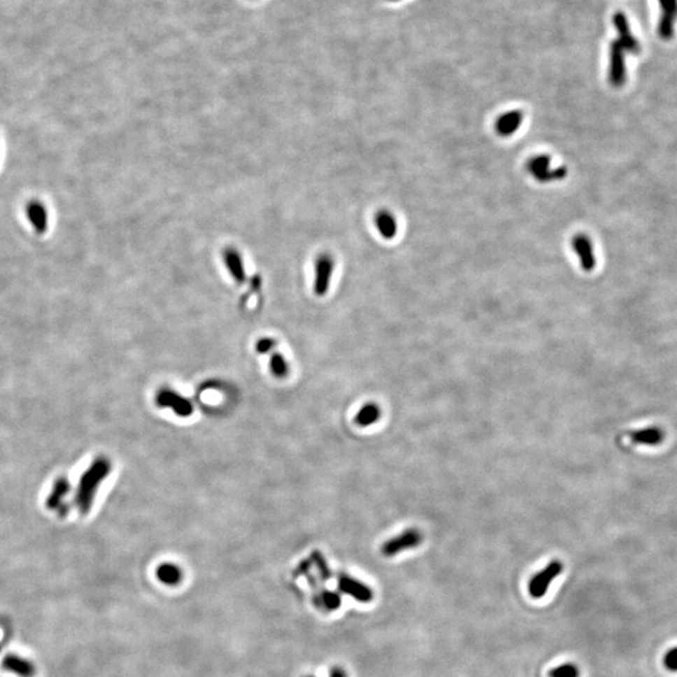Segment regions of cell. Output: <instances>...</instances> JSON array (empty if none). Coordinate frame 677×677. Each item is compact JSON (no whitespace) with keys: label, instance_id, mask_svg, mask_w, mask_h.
<instances>
[{"label":"cell","instance_id":"9","mask_svg":"<svg viewBox=\"0 0 677 677\" xmlns=\"http://www.w3.org/2000/svg\"><path fill=\"white\" fill-rule=\"evenodd\" d=\"M3 670L12 672L18 677H34L36 674V665L31 662V660L24 659L18 655H6L3 662Z\"/></svg>","mask_w":677,"mask_h":677},{"label":"cell","instance_id":"14","mask_svg":"<svg viewBox=\"0 0 677 677\" xmlns=\"http://www.w3.org/2000/svg\"><path fill=\"white\" fill-rule=\"evenodd\" d=\"M375 225L376 229L380 232L381 236L387 240H392L398 232V224L397 220L393 216V213L389 211H379L375 218Z\"/></svg>","mask_w":677,"mask_h":677},{"label":"cell","instance_id":"7","mask_svg":"<svg viewBox=\"0 0 677 677\" xmlns=\"http://www.w3.org/2000/svg\"><path fill=\"white\" fill-rule=\"evenodd\" d=\"M572 246H573V250L580 259V267L585 271H592L596 266V257H594V252H593V245L591 240L586 235L578 234L573 237Z\"/></svg>","mask_w":677,"mask_h":677},{"label":"cell","instance_id":"6","mask_svg":"<svg viewBox=\"0 0 677 677\" xmlns=\"http://www.w3.org/2000/svg\"><path fill=\"white\" fill-rule=\"evenodd\" d=\"M338 587L341 592L357 599L359 602H363V604L370 602L373 599V596H374V593L370 590L369 587L362 583L360 580L352 578L350 576L345 575V573L338 576Z\"/></svg>","mask_w":677,"mask_h":677},{"label":"cell","instance_id":"5","mask_svg":"<svg viewBox=\"0 0 677 677\" xmlns=\"http://www.w3.org/2000/svg\"><path fill=\"white\" fill-rule=\"evenodd\" d=\"M611 85L621 87L626 82V66H625V49L618 41L611 43L610 73Z\"/></svg>","mask_w":677,"mask_h":677},{"label":"cell","instance_id":"29","mask_svg":"<svg viewBox=\"0 0 677 677\" xmlns=\"http://www.w3.org/2000/svg\"><path fill=\"white\" fill-rule=\"evenodd\" d=\"M390 1H395V0H390Z\"/></svg>","mask_w":677,"mask_h":677},{"label":"cell","instance_id":"19","mask_svg":"<svg viewBox=\"0 0 677 677\" xmlns=\"http://www.w3.org/2000/svg\"><path fill=\"white\" fill-rule=\"evenodd\" d=\"M270 370L276 378H285L289 374V365L283 354L273 352L270 357Z\"/></svg>","mask_w":677,"mask_h":677},{"label":"cell","instance_id":"21","mask_svg":"<svg viewBox=\"0 0 677 677\" xmlns=\"http://www.w3.org/2000/svg\"><path fill=\"white\" fill-rule=\"evenodd\" d=\"M674 24H675V18L669 15H662L659 23V36L665 41L671 39L674 36Z\"/></svg>","mask_w":677,"mask_h":677},{"label":"cell","instance_id":"26","mask_svg":"<svg viewBox=\"0 0 677 677\" xmlns=\"http://www.w3.org/2000/svg\"><path fill=\"white\" fill-rule=\"evenodd\" d=\"M275 346V341L270 338H262L256 343V351L260 354H266L271 351Z\"/></svg>","mask_w":677,"mask_h":677},{"label":"cell","instance_id":"8","mask_svg":"<svg viewBox=\"0 0 677 677\" xmlns=\"http://www.w3.org/2000/svg\"><path fill=\"white\" fill-rule=\"evenodd\" d=\"M613 24L618 33V42L622 48L632 53L640 52V43L629 31V20L623 13L618 12L613 15Z\"/></svg>","mask_w":677,"mask_h":677},{"label":"cell","instance_id":"4","mask_svg":"<svg viewBox=\"0 0 677 677\" xmlns=\"http://www.w3.org/2000/svg\"><path fill=\"white\" fill-rule=\"evenodd\" d=\"M334 259L330 255H320L315 264L314 291L316 295L322 297L327 294L334 272Z\"/></svg>","mask_w":677,"mask_h":677},{"label":"cell","instance_id":"11","mask_svg":"<svg viewBox=\"0 0 677 677\" xmlns=\"http://www.w3.org/2000/svg\"><path fill=\"white\" fill-rule=\"evenodd\" d=\"M523 118H525V115H523V112H520V111H509L507 113H504L497 120V134L502 136V137L512 136L520 129Z\"/></svg>","mask_w":677,"mask_h":677},{"label":"cell","instance_id":"17","mask_svg":"<svg viewBox=\"0 0 677 677\" xmlns=\"http://www.w3.org/2000/svg\"><path fill=\"white\" fill-rule=\"evenodd\" d=\"M380 408L378 404L366 403L357 411L355 415V424L362 428H366L371 424L376 423L380 419Z\"/></svg>","mask_w":677,"mask_h":677},{"label":"cell","instance_id":"15","mask_svg":"<svg viewBox=\"0 0 677 677\" xmlns=\"http://www.w3.org/2000/svg\"><path fill=\"white\" fill-rule=\"evenodd\" d=\"M629 438L635 444H641V446H657L661 441H664V432L660 429V428L653 427V428H647V429L631 432L629 434Z\"/></svg>","mask_w":677,"mask_h":677},{"label":"cell","instance_id":"25","mask_svg":"<svg viewBox=\"0 0 677 677\" xmlns=\"http://www.w3.org/2000/svg\"><path fill=\"white\" fill-rule=\"evenodd\" d=\"M666 669L670 671H677V647L672 648L669 653H666L665 660Z\"/></svg>","mask_w":677,"mask_h":677},{"label":"cell","instance_id":"22","mask_svg":"<svg viewBox=\"0 0 677 677\" xmlns=\"http://www.w3.org/2000/svg\"><path fill=\"white\" fill-rule=\"evenodd\" d=\"M580 671L577 666L573 664H564V665L557 666L550 671V677H578Z\"/></svg>","mask_w":677,"mask_h":677},{"label":"cell","instance_id":"24","mask_svg":"<svg viewBox=\"0 0 677 677\" xmlns=\"http://www.w3.org/2000/svg\"><path fill=\"white\" fill-rule=\"evenodd\" d=\"M660 6L662 8V15H669L672 18L676 19L677 17V0H659Z\"/></svg>","mask_w":677,"mask_h":677},{"label":"cell","instance_id":"10","mask_svg":"<svg viewBox=\"0 0 677 677\" xmlns=\"http://www.w3.org/2000/svg\"><path fill=\"white\" fill-rule=\"evenodd\" d=\"M308 580L310 585L314 590V604L318 606V608L325 611H336L341 605V597L340 594L333 591H327L318 587V583L313 576L308 573Z\"/></svg>","mask_w":677,"mask_h":677},{"label":"cell","instance_id":"12","mask_svg":"<svg viewBox=\"0 0 677 677\" xmlns=\"http://www.w3.org/2000/svg\"><path fill=\"white\" fill-rule=\"evenodd\" d=\"M224 260L234 280L238 284L245 283L246 271H245V265L240 252L235 248H226L224 251Z\"/></svg>","mask_w":677,"mask_h":677},{"label":"cell","instance_id":"18","mask_svg":"<svg viewBox=\"0 0 677 677\" xmlns=\"http://www.w3.org/2000/svg\"><path fill=\"white\" fill-rule=\"evenodd\" d=\"M550 157L548 155H539V156H536V157L531 158L528 162H527V171L533 176V177H537V176L542 175L544 172H547L550 169Z\"/></svg>","mask_w":677,"mask_h":677},{"label":"cell","instance_id":"23","mask_svg":"<svg viewBox=\"0 0 677 677\" xmlns=\"http://www.w3.org/2000/svg\"><path fill=\"white\" fill-rule=\"evenodd\" d=\"M311 557H313V561H314L315 564L318 566V569H319V571H320L321 578H322V580H330V578H332V576H333V573H332L330 569L327 567V561L324 560L322 555H320L319 552H315V553H313V556Z\"/></svg>","mask_w":677,"mask_h":677},{"label":"cell","instance_id":"30","mask_svg":"<svg viewBox=\"0 0 677 677\" xmlns=\"http://www.w3.org/2000/svg\"><path fill=\"white\" fill-rule=\"evenodd\" d=\"M305 677H314V676H305Z\"/></svg>","mask_w":677,"mask_h":677},{"label":"cell","instance_id":"13","mask_svg":"<svg viewBox=\"0 0 677 677\" xmlns=\"http://www.w3.org/2000/svg\"><path fill=\"white\" fill-rule=\"evenodd\" d=\"M27 218L29 222L33 225L36 232L43 234L48 227V212L42 202L39 201H31L27 205Z\"/></svg>","mask_w":677,"mask_h":677},{"label":"cell","instance_id":"27","mask_svg":"<svg viewBox=\"0 0 677 677\" xmlns=\"http://www.w3.org/2000/svg\"><path fill=\"white\" fill-rule=\"evenodd\" d=\"M308 569H310V564H308V562L301 563V564L299 566V569H297V572H295V576L308 575Z\"/></svg>","mask_w":677,"mask_h":677},{"label":"cell","instance_id":"16","mask_svg":"<svg viewBox=\"0 0 677 677\" xmlns=\"http://www.w3.org/2000/svg\"><path fill=\"white\" fill-rule=\"evenodd\" d=\"M182 569L175 563L164 562L156 569V577L166 586H177L182 580Z\"/></svg>","mask_w":677,"mask_h":677},{"label":"cell","instance_id":"28","mask_svg":"<svg viewBox=\"0 0 677 677\" xmlns=\"http://www.w3.org/2000/svg\"><path fill=\"white\" fill-rule=\"evenodd\" d=\"M330 677H346V674H345V671L343 670V669H340V667L336 666V667H333V669H332V671H330Z\"/></svg>","mask_w":677,"mask_h":677},{"label":"cell","instance_id":"3","mask_svg":"<svg viewBox=\"0 0 677 677\" xmlns=\"http://www.w3.org/2000/svg\"><path fill=\"white\" fill-rule=\"evenodd\" d=\"M423 537L418 532L417 529H408L406 532L401 533L399 536L389 539L387 542L383 544L381 552L387 557L395 556L403 550L415 548L419 544L422 543Z\"/></svg>","mask_w":677,"mask_h":677},{"label":"cell","instance_id":"20","mask_svg":"<svg viewBox=\"0 0 677 677\" xmlns=\"http://www.w3.org/2000/svg\"><path fill=\"white\" fill-rule=\"evenodd\" d=\"M566 176H567V169L562 166V167H558V169H550L547 172H544L542 175L537 176L534 178L541 183H548V182L563 180V178H566Z\"/></svg>","mask_w":677,"mask_h":677},{"label":"cell","instance_id":"1","mask_svg":"<svg viewBox=\"0 0 677 677\" xmlns=\"http://www.w3.org/2000/svg\"><path fill=\"white\" fill-rule=\"evenodd\" d=\"M563 571V564L558 561L550 562L543 571L539 572L537 575L529 580L528 585V592L532 596L533 599H542L546 592L548 591L550 582L556 578Z\"/></svg>","mask_w":677,"mask_h":677},{"label":"cell","instance_id":"2","mask_svg":"<svg viewBox=\"0 0 677 677\" xmlns=\"http://www.w3.org/2000/svg\"><path fill=\"white\" fill-rule=\"evenodd\" d=\"M156 403L161 408H169L178 417L187 418L194 413L192 403L171 389H162L156 397Z\"/></svg>","mask_w":677,"mask_h":677}]
</instances>
